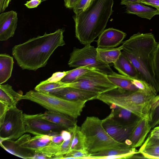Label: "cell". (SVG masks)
Returning a JSON list of instances; mask_svg holds the SVG:
<instances>
[{"mask_svg":"<svg viewBox=\"0 0 159 159\" xmlns=\"http://www.w3.org/2000/svg\"><path fill=\"white\" fill-rule=\"evenodd\" d=\"M63 29L52 33H46L15 46L12 55L23 70L35 71L46 66L48 59L58 47L65 44Z\"/></svg>","mask_w":159,"mask_h":159,"instance_id":"6da1fadb","label":"cell"},{"mask_svg":"<svg viewBox=\"0 0 159 159\" xmlns=\"http://www.w3.org/2000/svg\"><path fill=\"white\" fill-rule=\"evenodd\" d=\"M122 43L121 52L136 69L140 80L157 93L159 84L155 78L153 66L154 53L157 43L154 35L151 33L138 32Z\"/></svg>","mask_w":159,"mask_h":159,"instance_id":"7a4b0ae2","label":"cell"},{"mask_svg":"<svg viewBox=\"0 0 159 159\" xmlns=\"http://www.w3.org/2000/svg\"><path fill=\"white\" fill-rule=\"evenodd\" d=\"M113 0H92L83 11L73 16L76 38L90 44L104 30L113 11Z\"/></svg>","mask_w":159,"mask_h":159,"instance_id":"3957f363","label":"cell"},{"mask_svg":"<svg viewBox=\"0 0 159 159\" xmlns=\"http://www.w3.org/2000/svg\"><path fill=\"white\" fill-rule=\"evenodd\" d=\"M157 95L152 92L139 89L131 91L117 87L99 94L97 99L109 105H114L128 110L138 117L150 122V103Z\"/></svg>","mask_w":159,"mask_h":159,"instance_id":"277c9868","label":"cell"},{"mask_svg":"<svg viewBox=\"0 0 159 159\" xmlns=\"http://www.w3.org/2000/svg\"><path fill=\"white\" fill-rule=\"evenodd\" d=\"M105 120V118L101 120L96 116H87L80 127L84 149L90 154L110 149L130 146L116 140L108 134L103 125Z\"/></svg>","mask_w":159,"mask_h":159,"instance_id":"5b68a950","label":"cell"},{"mask_svg":"<svg viewBox=\"0 0 159 159\" xmlns=\"http://www.w3.org/2000/svg\"><path fill=\"white\" fill-rule=\"evenodd\" d=\"M21 99L35 102L48 110L60 112L76 119L80 115L87 102L70 101L50 93L30 90L23 95Z\"/></svg>","mask_w":159,"mask_h":159,"instance_id":"8992f818","label":"cell"},{"mask_svg":"<svg viewBox=\"0 0 159 159\" xmlns=\"http://www.w3.org/2000/svg\"><path fill=\"white\" fill-rule=\"evenodd\" d=\"M68 64L71 67L86 66L94 68L107 75L114 72L109 64L99 58L97 48L90 44L85 45L81 48L74 47L70 54Z\"/></svg>","mask_w":159,"mask_h":159,"instance_id":"52a82bcc","label":"cell"},{"mask_svg":"<svg viewBox=\"0 0 159 159\" xmlns=\"http://www.w3.org/2000/svg\"><path fill=\"white\" fill-rule=\"evenodd\" d=\"M79 88L98 94L117 88L108 78L107 75L97 70L88 72L75 81L66 83V87Z\"/></svg>","mask_w":159,"mask_h":159,"instance_id":"ba28073f","label":"cell"},{"mask_svg":"<svg viewBox=\"0 0 159 159\" xmlns=\"http://www.w3.org/2000/svg\"><path fill=\"white\" fill-rule=\"evenodd\" d=\"M26 132L24 113L16 106L7 112L3 123L0 125V143L17 139Z\"/></svg>","mask_w":159,"mask_h":159,"instance_id":"9c48e42d","label":"cell"},{"mask_svg":"<svg viewBox=\"0 0 159 159\" xmlns=\"http://www.w3.org/2000/svg\"><path fill=\"white\" fill-rule=\"evenodd\" d=\"M26 132L35 136L47 134L55 136L60 134L63 127L41 117L40 114L30 115L24 113Z\"/></svg>","mask_w":159,"mask_h":159,"instance_id":"30bf717a","label":"cell"},{"mask_svg":"<svg viewBox=\"0 0 159 159\" xmlns=\"http://www.w3.org/2000/svg\"><path fill=\"white\" fill-rule=\"evenodd\" d=\"M114 109L111 114L105 118L103 125L105 130L112 138L120 142L128 139L140 120L130 124H125L113 118Z\"/></svg>","mask_w":159,"mask_h":159,"instance_id":"8fae6325","label":"cell"},{"mask_svg":"<svg viewBox=\"0 0 159 159\" xmlns=\"http://www.w3.org/2000/svg\"><path fill=\"white\" fill-rule=\"evenodd\" d=\"M16 12L11 11L0 14V40L6 41L14 36L17 26Z\"/></svg>","mask_w":159,"mask_h":159,"instance_id":"7c38bea8","label":"cell"},{"mask_svg":"<svg viewBox=\"0 0 159 159\" xmlns=\"http://www.w3.org/2000/svg\"><path fill=\"white\" fill-rule=\"evenodd\" d=\"M51 94L70 101H83L87 102L97 99L98 94L77 88L66 87Z\"/></svg>","mask_w":159,"mask_h":159,"instance_id":"4fadbf2b","label":"cell"},{"mask_svg":"<svg viewBox=\"0 0 159 159\" xmlns=\"http://www.w3.org/2000/svg\"><path fill=\"white\" fill-rule=\"evenodd\" d=\"M126 35V33L112 28L104 30L96 41L97 47H116L122 43Z\"/></svg>","mask_w":159,"mask_h":159,"instance_id":"5bb4252c","label":"cell"},{"mask_svg":"<svg viewBox=\"0 0 159 159\" xmlns=\"http://www.w3.org/2000/svg\"><path fill=\"white\" fill-rule=\"evenodd\" d=\"M40 115L43 118L60 125L68 131L77 125L76 119L60 112L48 110Z\"/></svg>","mask_w":159,"mask_h":159,"instance_id":"9a60e30c","label":"cell"},{"mask_svg":"<svg viewBox=\"0 0 159 159\" xmlns=\"http://www.w3.org/2000/svg\"><path fill=\"white\" fill-rule=\"evenodd\" d=\"M152 128L148 120L141 118L128 139L131 142V146L136 148L141 146Z\"/></svg>","mask_w":159,"mask_h":159,"instance_id":"2e32d148","label":"cell"},{"mask_svg":"<svg viewBox=\"0 0 159 159\" xmlns=\"http://www.w3.org/2000/svg\"><path fill=\"white\" fill-rule=\"evenodd\" d=\"M17 147L37 153L39 149L48 143L42 142L40 135L31 137L30 134H24L14 142Z\"/></svg>","mask_w":159,"mask_h":159,"instance_id":"e0dca14e","label":"cell"},{"mask_svg":"<svg viewBox=\"0 0 159 159\" xmlns=\"http://www.w3.org/2000/svg\"><path fill=\"white\" fill-rule=\"evenodd\" d=\"M114 67L121 74L140 80L139 74L133 65L122 52L117 60L113 63Z\"/></svg>","mask_w":159,"mask_h":159,"instance_id":"ac0fdd59","label":"cell"},{"mask_svg":"<svg viewBox=\"0 0 159 159\" xmlns=\"http://www.w3.org/2000/svg\"><path fill=\"white\" fill-rule=\"evenodd\" d=\"M140 2H133L125 5L126 13L134 14L142 18L151 20L154 16L158 15L157 9L147 7Z\"/></svg>","mask_w":159,"mask_h":159,"instance_id":"d6986e66","label":"cell"},{"mask_svg":"<svg viewBox=\"0 0 159 159\" xmlns=\"http://www.w3.org/2000/svg\"><path fill=\"white\" fill-rule=\"evenodd\" d=\"M23 95L20 92L15 91L9 84L0 85V101L7 104L11 107L16 106Z\"/></svg>","mask_w":159,"mask_h":159,"instance_id":"ffe728a7","label":"cell"},{"mask_svg":"<svg viewBox=\"0 0 159 159\" xmlns=\"http://www.w3.org/2000/svg\"><path fill=\"white\" fill-rule=\"evenodd\" d=\"M14 63L12 57L6 53L0 54V84L6 82L11 77Z\"/></svg>","mask_w":159,"mask_h":159,"instance_id":"44dd1931","label":"cell"},{"mask_svg":"<svg viewBox=\"0 0 159 159\" xmlns=\"http://www.w3.org/2000/svg\"><path fill=\"white\" fill-rule=\"evenodd\" d=\"M97 49L99 58L105 63L109 64L115 63L119 58L121 53V45L116 48L97 47Z\"/></svg>","mask_w":159,"mask_h":159,"instance_id":"7402d4cb","label":"cell"},{"mask_svg":"<svg viewBox=\"0 0 159 159\" xmlns=\"http://www.w3.org/2000/svg\"><path fill=\"white\" fill-rule=\"evenodd\" d=\"M107 77L117 87L131 91L139 90L132 83V80L134 79L114 72L111 75H107Z\"/></svg>","mask_w":159,"mask_h":159,"instance_id":"603a6c76","label":"cell"},{"mask_svg":"<svg viewBox=\"0 0 159 159\" xmlns=\"http://www.w3.org/2000/svg\"><path fill=\"white\" fill-rule=\"evenodd\" d=\"M129 153L134 154L140 153L135 148L131 146L121 148H115L105 150L92 153L85 159H96L100 157L113 155H124Z\"/></svg>","mask_w":159,"mask_h":159,"instance_id":"cb8c5ba5","label":"cell"},{"mask_svg":"<svg viewBox=\"0 0 159 159\" xmlns=\"http://www.w3.org/2000/svg\"><path fill=\"white\" fill-rule=\"evenodd\" d=\"M66 87V83L61 81L54 82H41L34 88L35 91L39 92L52 94Z\"/></svg>","mask_w":159,"mask_h":159,"instance_id":"d4e9b609","label":"cell"},{"mask_svg":"<svg viewBox=\"0 0 159 159\" xmlns=\"http://www.w3.org/2000/svg\"><path fill=\"white\" fill-rule=\"evenodd\" d=\"M93 70L97 69L86 66L76 68L70 70V72L64 77L61 81L66 83H72L88 72Z\"/></svg>","mask_w":159,"mask_h":159,"instance_id":"484cf974","label":"cell"},{"mask_svg":"<svg viewBox=\"0 0 159 159\" xmlns=\"http://www.w3.org/2000/svg\"><path fill=\"white\" fill-rule=\"evenodd\" d=\"M150 115L152 128L159 125V95L155 96L151 102Z\"/></svg>","mask_w":159,"mask_h":159,"instance_id":"4316f807","label":"cell"},{"mask_svg":"<svg viewBox=\"0 0 159 159\" xmlns=\"http://www.w3.org/2000/svg\"><path fill=\"white\" fill-rule=\"evenodd\" d=\"M139 151L145 158L159 159V144L142 145Z\"/></svg>","mask_w":159,"mask_h":159,"instance_id":"83f0119b","label":"cell"},{"mask_svg":"<svg viewBox=\"0 0 159 159\" xmlns=\"http://www.w3.org/2000/svg\"><path fill=\"white\" fill-rule=\"evenodd\" d=\"M68 131L71 133L72 138L70 151L73 150H84L80 133V127L76 125Z\"/></svg>","mask_w":159,"mask_h":159,"instance_id":"f1b7e54d","label":"cell"},{"mask_svg":"<svg viewBox=\"0 0 159 159\" xmlns=\"http://www.w3.org/2000/svg\"><path fill=\"white\" fill-rule=\"evenodd\" d=\"M60 144L51 141L47 145L39 149L37 153L41 154L48 158H52L53 157H55L58 152Z\"/></svg>","mask_w":159,"mask_h":159,"instance_id":"f546056e","label":"cell"},{"mask_svg":"<svg viewBox=\"0 0 159 159\" xmlns=\"http://www.w3.org/2000/svg\"><path fill=\"white\" fill-rule=\"evenodd\" d=\"M90 155L84 150H73L69 151L62 159H85Z\"/></svg>","mask_w":159,"mask_h":159,"instance_id":"4dcf8cb0","label":"cell"},{"mask_svg":"<svg viewBox=\"0 0 159 159\" xmlns=\"http://www.w3.org/2000/svg\"><path fill=\"white\" fill-rule=\"evenodd\" d=\"M155 144H159V126L154 128L142 145L147 146Z\"/></svg>","mask_w":159,"mask_h":159,"instance_id":"1f68e13d","label":"cell"},{"mask_svg":"<svg viewBox=\"0 0 159 159\" xmlns=\"http://www.w3.org/2000/svg\"><path fill=\"white\" fill-rule=\"evenodd\" d=\"M72 136L71 138L67 140H63L60 144L58 152L56 155L55 158L62 159L70 150L72 140Z\"/></svg>","mask_w":159,"mask_h":159,"instance_id":"d6a6232c","label":"cell"},{"mask_svg":"<svg viewBox=\"0 0 159 159\" xmlns=\"http://www.w3.org/2000/svg\"><path fill=\"white\" fill-rule=\"evenodd\" d=\"M153 66L155 78L159 84V42L157 43L154 51Z\"/></svg>","mask_w":159,"mask_h":159,"instance_id":"836d02e7","label":"cell"},{"mask_svg":"<svg viewBox=\"0 0 159 159\" xmlns=\"http://www.w3.org/2000/svg\"><path fill=\"white\" fill-rule=\"evenodd\" d=\"M132 83L139 90L146 92H152L157 94L148 84L142 80L133 79Z\"/></svg>","mask_w":159,"mask_h":159,"instance_id":"e575fe53","label":"cell"},{"mask_svg":"<svg viewBox=\"0 0 159 159\" xmlns=\"http://www.w3.org/2000/svg\"><path fill=\"white\" fill-rule=\"evenodd\" d=\"M92 0H80L73 8L74 12L77 15L84 11Z\"/></svg>","mask_w":159,"mask_h":159,"instance_id":"d590c367","label":"cell"},{"mask_svg":"<svg viewBox=\"0 0 159 159\" xmlns=\"http://www.w3.org/2000/svg\"><path fill=\"white\" fill-rule=\"evenodd\" d=\"M70 71V70L56 72L54 73L50 77L44 81L47 82H54L61 81Z\"/></svg>","mask_w":159,"mask_h":159,"instance_id":"8d00e7d4","label":"cell"},{"mask_svg":"<svg viewBox=\"0 0 159 159\" xmlns=\"http://www.w3.org/2000/svg\"><path fill=\"white\" fill-rule=\"evenodd\" d=\"M11 107L7 104L0 101V125L3 123L7 113Z\"/></svg>","mask_w":159,"mask_h":159,"instance_id":"74e56055","label":"cell"},{"mask_svg":"<svg viewBox=\"0 0 159 159\" xmlns=\"http://www.w3.org/2000/svg\"><path fill=\"white\" fill-rule=\"evenodd\" d=\"M42 2V0H30L27 1L24 5L28 8H33L37 7Z\"/></svg>","mask_w":159,"mask_h":159,"instance_id":"f35d334b","label":"cell"},{"mask_svg":"<svg viewBox=\"0 0 159 159\" xmlns=\"http://www.w3.org/2000/svg\"><path fill=\"white\" fill-rule=\"evenodd\" d=\"M139 2L153 7L159 6V0H140Z\"/></svg>","mask_w":159,"mask_h":159,"instance_id":"ab89813d","label":"cell"},{"mask_svg":"<svg viewBox=\"0 0 159 159\" xmlns=\"http://www.w3.org/2000/svg\"><path fill=\"white\" fill-rule=\"evenodd\" d=\"M80 0H64V4L67 8H73Z\"/></svg>","mask_w":159,"mask_h":159,"instance_id":"60d3db41","label":"cell"},{"mask_svg":"<svg viewBox=\"0 0 159 159\" xmlns=\"http://www.w3.org/2000/svg\"><path fill=\"white\" fill-rule=\"evenodd\" d=\"M11 0H0V12H3L7 7Z\"/></svg>","mask_w":159,"mask_h":159,"instance_id":"b9f144b4","label":"cell"},{"mask_svg":"<svg viewBox=\"0 0 159 159\" xmlns=\"http://www.w3.org/2000/svg\"><path fill=\"white\" fill-rule=\"evenodd\" d=\"M61 135L64 140L66 141L70 139L72 136L71 133L67 130H63L61 132Z\"/></svg>","mask_w":159,"mask_h":159,"instance_id":"7bdbcfd3","label":"cell"},{"mask_svg":"<svg viewBox=\"0 0 159 159\" xmlns=\"http://www.w3.org/2000/svg\"><path fill=\"white\" fill-rule=\"evenodd\" d=\"M63 140H64L61 134L52 136V141L54 143L60 144L61 143Z\"/></svg>","mask_w":159,"mask_h":159,"instance_id":"ee69618b","label":"cell"},{"mask_svg":"<svg viewBox=\"0 0 159 159\" xmlns=\"http://www.w3.org/2000/svg\"><path fill=\"white\" fill-rule=\"evenodd\" d=\"M140 0H121L120 2L121 5H125L128 3L138 2H139Z\"/></svg>","mask_w":159,"mask_h":159,"instance_id":"f6af8a7d","label":"cell"},{"mask_svg":"<svg viewBox=\"0 0 159 159\" xmlns=\"http://www.w3.org/2000/svg\"><path fill=\"white\" fill-rule=\"evenodd\" d=\"M155 7L158 11V15H159V6Z\"/></svg>","mask_w":159,"mask_h":159,"instance_id":"bcb514c9","label":"cell"}]
</instances>
